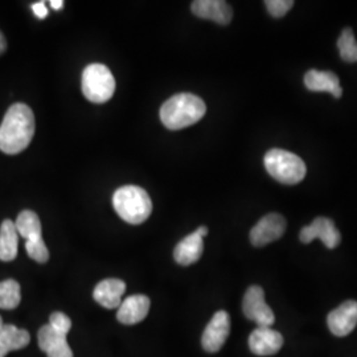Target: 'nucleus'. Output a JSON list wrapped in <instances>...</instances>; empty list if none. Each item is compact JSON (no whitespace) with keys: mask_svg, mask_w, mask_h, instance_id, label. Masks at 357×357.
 Masks as SVG:
<instances>
[{"mask_svg":"<svg viewBox=\"0 0 357 357\" xmlns=\"http://www.w3.org/2000/svg\"><path fill=\"white\" fill-rule=\"evenodd\" d=\"M35 115L26 103H13L0 125V151L16 155L24 151L35 135Z\"/></svg>","mask_w":357,"mask_h":357,"instance_id":"obj_1","label":"nucleus"},{"mask_svg":"<svg viewBox=\"0 0 357 357\" xmlns=\"http://www.w3.org/2000/svg\"><path fill=\"white\" fill-rule=\"evenodd\" d=\"M206 113L204 101L192 93H178L162 105L160 119L168 130H181L199 122Z\"/></svg>","mask_w":357,"mask_h":357,"instance_id":"obj_2","label":"nucleus"},{"mask_svg":"<svg viewBox=\"0 0 357 357\" xmlns=\"http://www.w3.org/2000/svg\"><path fill=\"white\" fill-rule=\"evenodd\" d=\"M115 212L123 221L132 225L144 222L153 212V202L146 190L138 185H125L113 196Z\"/></svg>","mask_w":357,"mask_h":357,"instance_id":"obj_3","label":"nucleus"},{"mask_svg":"<svg viewBox=\"0 0 357 357\" xmlns=\"http://www.w3.org/2000/svg\"><path fill=\"white\" fill-rule=\"evenodd\" d=\"M265 168L268 175L282 184L294 185L301 183L307 174L305 162L293 153L273 149L265 155Z\"/></svg>","mask_w":357,"mask_h":357,"instance_id":"obj_4","label":"nucleus"},{"mask_svg":"<svg viewBox=\"0 0 357 357\" xmlns=\"http://www.w3.org/2000/svg\"><path fill=\"white\" fill-rule=\"evenodd\" d=\"M81 85L85 98L90 102H107L114 96V76L106 65H88L84 69Z\"/></svg>","mask_w":357,"mask_h":357,"instance_id":"obj_5","label":"nucleus"},{"mask_svg":"<svg viewBox=\"0 0 357 357\" xmlns=\"http://www.w3.org/2000/svg\"><path fill=\"white\" fill-rule=\"evenodd\" d=\"M15 227L19 233L26 240V255L38 264H45L50 259L48 248L43 240L41 222L38 215L33 211H23L15 221Z\"/></svg>","mask_w":357,"mask_h":357,"instance_id":"obj_6","label":"nucleus"},{"mask_svg":"<svg viewBox=\"0 0 357 357\" xmlns=\"http://www.w3.org/2000/svg\"><path fill=\"white\" fill-rule=\"evenodd\" d=\"M243 311L245 317L258 324V327H271L275 317L265 301V291L259 286H250L243 295Z\"/></svg>","mask_w":357,"mask_h":357,"instance_id":"obj_7","label":"nucleus"},{"mask_svg":"<svg viewBox=\"0 0 357 357\" xmlns=\"http://www.w3.org/2000/svg\"><path fill=\"white\" fill-rule=\"evenodd\" d=\"M286 220L280 213H268L262 217L250 230V243L257 248L280 240L286 231Z\"/></svg>","mask_w":357,"mask_h":357,"instance_id":"obj_8","label":"nucleus"},{"mask_svg":"<svg viewBox=\"0 0 357 357\" xmlns=\"http://www.w3.org/2000/svg\"><path fill=\"white\" fill-rule=\"evenodd\" d=\"M230 332V318L227 311H217L206 324L202 345L206 352L216 354L225 344Z\"/></svg>","mask_w":357,"mask_h":357,"instance_id":"obj_9","label":"nucleus"},{"mask_svg":"<svg viewBox=\"0 0 357 357\" xmlns=\"http://www.w3.org/2000/svg\"><path fill=\"white\" fill-rule=\"evenodd\" d=\"M299 238L303 243H312L315 238H320L328 249H335L342 241L340 231L336 229L335 222L327 217H317L310 225L301 230Z\"/></svg>","mask_w":357,"mask_h":357,"instance_id":"obj_10","label":"nucleus"},{"mask_svg":"<svg viewBox=\"0 0 357 357\" xmlns=\"http://www.w3.org/2000/svg\"><path fill=\"white\" fill-rule=\"evenodd\" d=\"M208 234L206 227H200L195 230L192 234L184 237L180 243L176 245L174 250V258L181 266H190L192 264L197 262L203 252H204V238Z\"/></svg>","mask_w":357,"mask_h":357,"instance_id":"obj_11","label":"nucleus"},{"mask_svg":"<svg viewBox=\"0 0 357 357\" xmlns=\"http://www.w3.org/2000/svg\"><path fill=\"white\" fill-rule=\"evenodd\" d=\"M330 331L339 337L349 335L356 328L357 326V302L356 301H345L337 308L330 312L328 318Z\"/></svg>","mask_w":357,"mask_h":357,"instance_id":"obj_12","label":"nucleus"},{"mask_svg":"<svg viewBox=\"0 0 357 357\" xmlns=\"http://www.w3.org/2000/svg\"><path fill=\"white\" fill-rule=\"evenodd\" d=\"M283 336L271 327H258L249 336V348L257 356H271L281 351Z\"/></svg>","mask_w":357,"mask_h":357,"instance_id":"obj_13","label":"nucleus"},{"mask_svg":"<svg viewBox=\"0 0 357 357\" xmlns=\"http://www.w3.org/2000/svg\"><path fill=\"white\" fill-rule=\"evenodd\" d=\"M191 11L195 16L212 20L220 26H228L233 19V10L224 0H195Z\"/></svg>","mask_w":357,"mask_h":357,"instance_id":"obj_14","label":"nucleus"},{"mask_svg":"<svg viewBox=\"0 0 357 357\" xmlns=\"http://www.w3.org/2000/svg\"><path fill=\"white\" fill-rule=\"evenodd\" d=\"M150 306H151V301L149 296L142 294L131 295L121 303V306L118 307L116 319L126 326L138 324L142 320L146 319V317L149 315Z\"/></svg>","mask_w":357,"mask_h":357,"instance_id":"obj_15","label":"nucleus"},{"mask_svg":"<svg viewBox=\"0 0 357 357\" xmlns=\"http://www.w3.org/2000/svg\"><path fill=\"white\" fill-rule=\"evenodd\" d=\"M38 347L48 357H73L66 335L56 331L50 324L43 326L38 335Z\"/></svg>","mask_w":357,"mask_h":357,"instance_id":"obj_16","label":"nucleus"},{"mask_svg":"<svg viewBox=\"0 0 357 357\" xmlns=\"http://www.w3.org/2000/svg\"><path fill=\"white\" fill-rule=\"evenodd\" d=\"M126 291V283L121 280H103L100 282L94 291H93V298L94 301L109 310H114L121 306L122 303V296Z\"/></svg>","mask_w":357,"mask_h":357,"instance_id":"obj_17","label":"nucleus"},{"mask_svg":"<svg viewBox=\"0 0 357 357\" xmlns=\"http://www.w3.org/2000/svg\"><path fill=\"white\" fill-rule=\"evenodd\" d=\"M305 85L310 91H327L331 93L335 98H340L343 96L339 77L332 72H320L317 69H311L305 76Z\"/></svg>","mask_w":357,"mask_h":357,"instance_id":"obj_18","label":"nucleus"},{"mask_svg":"<svg viewBox=\"0 0 357 357\" xmlns=\"http://www.w3.org/2000/svg\"><path fill=\"white\" fill-rule=\"evenodd\" d=\"M29 342V332L17 328L13 324H4L0 330V357H6L13 351L26 348Z\"/></svg>","mask_w":357,"mask_h":357,"instance_id":"obj_19","label":"nucleus"},{"mask_svg":"<svg viewBox=\"0 0 357 357\" xmlns=\"http://www.w3.org/2000/svg\"><path fill=\"white\" fill-rule=\"evenodd\" d=\"M19 233L13 220H4L0 225V261L10 262L17 255Z\"/></svg>","mask_w":357,"mask_h":357,"instance_id":"obj_20","label":"nucleus"},{"mask_svg":"<svg viewBox=\"0 0 357 357\" xmlns=\"http://www.w3.org/2000/svg\"><path fill=\"white\" fill-rule=\"evenodd\" d=\"M22 290L15 280L0 282V310H15L20 305Z\"/></svg>","mask_w":357,"mask_h":357,"instance_id":"obj_21","label":"nucleus"},{"mask_svg":"<svg viewBox=\"0 0 357 357\" xmlns=\"http://www.w3.org/2000/svg\"><path fill=\"white\" fill-rule=\"evenodd\" d=\"M337 48L340 52V57L345 63H357V43L352 28L347 26L343 29L340 38L337 40Z\"/></svg>","mask_w":357,"mask_h":357,"instance_id":"obj_22","label":"nucleus"},{"mask_svg":"<svg viewBox=\"0 0 357 357\" xmlns=\"http://www.w3.org/2000/svg\"><path fill=\"white\" fill-rule=\"evenodd\" d=\"M265 6L273 17H283L293 8V0H266Z\"/></svg>","mask_w":357,"mask_h":357,"instance_id":"obj_23","label":"nucleus"},{"mask_svg":"<svg viewBox=\"0 0 357 357\" xmlns=\"http://www.w3.org/2000/svg\"><path fill=\"white\" fill-rule=\"evenodd\" d=\"M50 326L56 331L68 335L72 328V320L69 319V317H66L64 312H53L50 319Z\"/></svg>","mask_w":357,"mask_h":357,"instance_id":"obj_24","label":"nucleus"},{"mask_svg":"<svg viewBox=\"0 0 357 357\" xmlns=\"http://www.w3.org/2000/svg\"><path fill=\"white\" fill-rule=\"evenodd\" d=\"M32 11H33L38 19H41V20L48 16V8H47V6H45L44 1H38V3L32 4Z\"/></svg>","mask_w":357,"mask_h":357,"instance_id":"obj_25","label":"nucleus"},{"mask_svg":"<svg viewBox=\"0 0 357 357\" xmlns=\"http://www.w3.org/2000/svg\"><path fill=\"white\" fill-rule=\"evenodd\" d=\"M50 6H51L53 10L59 11V10H63V8H64V1H63V0H51V1H50Z\"/></svg>","mask_w":357,"mask_h":357,"instance_id":"obj_26","label":"nucleus"},{"mask_svg":"<svg viewBox=\"0 0 357 357\" xmlns=\"http://www.w3.org/2000/svg\"><path fill=\"white\" fill-rule=\"evenodd\" d=\"M6 50H7V41H6V38L3 36V33L0 32V54L4 53Z\"/></svg>","mask_w":357,"mask_h":357,"instance_id":"obj_27","label":"nucleus"},{"mask_svg":"<svg viewBox=\"0 0 357 357\" xmlns=\"http://www.w3.org/2000/svg\"><path fill=\"white\" fill-rule=\"evenodd\" d=\"M3 326H4V323H3V319H1V317H0V330L3 328Z\"/></svg>","mask_w":357,"mask_h":357,"instance_id":"obj_28","label":"nucleus"}]
</instances>
